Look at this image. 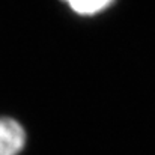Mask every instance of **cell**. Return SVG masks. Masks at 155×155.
<instances>
[{
    "instance_id": "obj_1",
    "label": "cell",
    "mask_w": 155,
    "mask_h": 155,
    "mask_svg": "<svg viewBox=\"0 0 155 155\" xmlns=\"http://www.w3.org/2000/svg\"><path fill=\"white\" fill-rule=\"evenodd\" d=\"M26 143L23 127L11 117H0V155H18Z\"/></svg>"
},
{
    "instance_id": "obj_2",
    "label": "cell",
    "mask_w": 155,
    "mask_h": 155,
    "mask_svg": "<svg viewBox=\"0 0 155 155\" xmlns=\"http://www.w3.org/2000/svg\"><path fill=\"white\" fill-rule=\"evenodd\" d=\"M75 14L83 17H91L103 12L114 0H63Z\"/></svg>"
}]
</instances>
